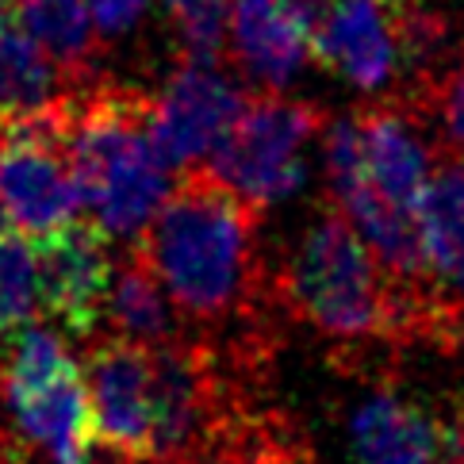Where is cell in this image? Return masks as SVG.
<instances>
[{"instance_id":"cell-17","label":"cell","mask_w":464,"mask_h":464,"mask_svg":"<svg viewBox=\"0 0 464 464\" xmlns=\"http://www.w3.org/2000/svg\"><path fill=\"white\" fill-rule=\"evenodd\" d=\"M65 73L12 20L0 27V120L39 115L62 104Z\"/></svg>"},{"instance_id":"cell-28","label":"cell","mask_w":464,"mask_h":464,"mask_svg":"<svg viewBox=\"0 0 464 464\" xmlns=\"http://www.w3.org/2000/svg\"><path fill=\"white\" fill-rule=\"evenodd\" d=\"M460 464H464V457H460Z\"/></svg>"},{"instance_id":"cell-7","label":"cell","mask_w":464,"mask_h":464,"mask_svg":"<svg viewBox=\"0 0 464 464\" xmlns=\"http://www.w3.org/2000/svg\"><path fill=\"white\" fill-rule=\"evenodd\" d=\"M246 108V92L215 58H185L161 81L150 104H142V123L154 150L173 173L204 169L215 146Z\"/></svg>"},{"instance_id":"cell-21","label":"cell","mask_w":464,"mask_h":464,"mask_svg":"<svg viewBox=\"0 0 464 464\" xmlns=\"http://www.w3.org/2000/svg\"><path fill=\"white\" fill-rule=\"evenodd\" d=\"M89 15H92V27H96V39L101 43H115V39H127L146 24L154 0H85Z\"/></svg>"},{"instance_id":"cell-15","label":"cell","mask_w":464,"mask_h":464,"mask_svg":"<svg viewBox=\"0 0 464 464\" xmlns=\"http://www.w3.org/2000/svg\"><path fill=\"white\" fill-rule=\"evenodd\" d=\"M101 319H108L111 338L146 345V350H161V345L177 342L180 311L158 285V276L142 261H135L127 269H111Z\"/></svg>"},{"instance_id":"cell-27","label":"cell","mask_w":464,"mask_h":464,"mask_svg":"<svg viewBox=\"0 0 464 464\" xmlns=\"http://www.w3.org/2000/svg\"><path fill=\"white\" fill-rule=\"evenodd\" d=\"M0 342H5V334H0Z\"/></svg>"},{"instance_id":"cell-13","label":"cell","mask_w":464,"mask_h":464,"mask_svg":"<svg viewBox=\"0 0 464 464\" xmlns=\"http://www.w3.org/2000/svg\"><path fill=\"white\" fill-rule=\"evenodd\" d=\"M0 400L8 407L20 457H31V464H92L96 434L81 369Z\"/></svg>"},{"instance_id":"cell-22","label":"cell","mask_w":464,"mask_h":464,"mask_svg":"<svg viewBox=\"0 0 464 464\" xmlns=\"http://www.w3.org/2000/svg\"><path fill=\"white\" fill-rule=\"evenodd\" d=\"M434 108H438V127H441L445 146L457 158H464V62L445 73L434 96Z\"/></svg>"},{"instance_id":"cell-26","label":"cell","mask_w":464,"mask_h":464,"mask_svg":"<svg viewBox=\"0 0 464 464\" xmlns=\"http://www.w3.org/2000/svg\"><path fill=\"white\" fill-rule=\"evenodd\" d=\"M392 5H400V0H392Z\"/></svg>"},{"instance_id":"cell-23","label":"cell","mask_w":464,"mask_h":464,"mask_svg":"<svg viewBox=\"0 0 464 464\" xmlns=\"http://www.w3.org/2000/svg\"><path fill=\"white\" fill-rule=\"evenodd\" d=\"M285 5H288L295 15H300V20H304L307 27H314V20L323 15V8L330 5V0H285Z\"/></svg>"},{"instance_id":"cell-2","label":"cell","mask_w":464,"mask_h":464,"mask_svg":"<svg viewBox=\"0 0 464 464\" xmlns=\"http://www.w3.org/2000/svg\"><path fill=\"white\" fill-rule=\"evenodd\" d=\"M250 208L215 180L196 177L169 192L139 235L142 265L180 314L219 319L235 311L254 280V219Z\"/></svg>"},{"instance_id":"cell-12","label":"cell","mask_w":464,"mask_h":464,"mask_svg":"<svg viewBox=\"0 0 464 464\" xmlns=\"http://www.w3.org/2000/svg\"><path fill=\"white\" fill-rule=\"evenodd\" d=\"M223 51L261 92H288L311 65V27L285 0H227Z\"/></svg>"},{"instance_id":"cell-18","label":"cell","mask_w":464,"mask_h":464,"mask_svg":"<svg viewBox=\"0 0 464 464\" xmlns=\"http://www.w3.org/2000/svg\"><path fill=\"white\" fill-rule=\"evenodd\" d=\"M158 369V460L180 457L200 434L204 419V384L185 350L161 345L154 350Z\"/></svg>"},{"instance_id":"cell-16","label":"cell","mask_w":464,"mask_h":464,"mask_svg":"<svg viewBox=\"0 0 464 464\" xmlns=\"http://www.w3.org/2000/svg\"><path fill=\"white\" fill-rule=\"evenodd\" d=\"M12 24L24 31L31 43L43 46L65 77L85 73L96 58V27L85 0H15Z\"/></svg>"},{"instance_id":"cell-3","label":"cell","mask_w":464,"mask_h":464,"mask_svg":"<svg viewBox=\"0 0 464 464\" xmlns=\"http://www.w3.org/2000/svg\"><path fill=\"white\" fill-rule=\"evenodd\" d=\"M65 154L81 188V215L108 242H139L177 188V173L146 135L139 101L101 96L77 111L65 108Z\"/></svg>"},{"instance_id":"cell-10","label":"cell","mask_w":464,"mask_h":464,"mask_svg":"<svg viewBox=\"0 0 464 464\" xmlns=\"http://www.w3.org/2000/svg\"><path fill=\"white\" fill-rule=\"evenodd\" d=\"M350 464H457V434L400 392H369L345 422Z\"/></svg>"},{"instance_id":"cell-9","label":"cell","mask_w":464,"mask_h":464,"mask_svg":"<svg viewBox=\"0 0 464 464\" xmlns=\"http://www.w3.org/2000/svg\"><path fill=\"white\" fill-rule=\"evenodd\" d=\"M311 58L364 96L388 92L411 58L403 20L392 0H330L311 27Z\"/></svg>"},{"instance_id":"cell-1","label":"cell","mask_w":464,"mask_h":464,"mask_svg":"<svg viewBox=\"0 0 464 464\" xmlns=\"http://www.w3.org/2000/svg\"><path fill=\"white\" fill-rule=\"evenodd\" d=\"M323 173L334 211L392 280L419 276L414 211L434 173V150L419 123L395 108L342 115L323 135Z\"/></svg>"},{"instance_id":"cell-5","label":"cell","mask_w":464,"mask_h":464,"mask_svg":"<svg viewBox=\"0 0 464 464\" xmlns=\"http://www.w3.org/2000/svg\"><path fill=\"white\" fill-rule=\"evenodd\" d=\"M314 135L319 111L280 92H265L257 101H246L208 158L204 177L250 211L288 204L307 185V150Z\"/></svg>"},{"instance_id":"cell-11","label":"cell","mask_w":464,"mask_h":464,"mask_svg":"<svg viewBox=\"0 0 464 464\" xmlns=\"http://www.w3.org/2000/svg\"><path fill=\"white\" fill-rule=\"evenodd\" d=\"M39 246V276H43V314H51L70 334L85 338L101 323L111 254L108 238L92 223H70L58 235H46Z\"/></svg>"},{"instance_id":"cell-25","label":"cell","mask_w":464,"mask_h":464,"mask_svg":"<svg viewBox=\"0 0 464 464\" xmlns=\"http://www.w3.org/2000/svg\"><path fill=\"white\" fill-rule=\"evenodd\" d=\"M12 230V223H8V215H5V208H0V235H8Z\"/></svg>"},{"instance_id":"cell-19","label":"cell","mask_w":464,"mask_h":464,"mask_svg":"<svg viewBox=\"0 0 464 464\" xmlns=\"http://www.w3.org/2000/svg\"><path fill=\"white\" fill-rule=\"evenodd\" d=\"M43 314L39 246L20 230L0 235V334H12Z\"/></svg>"},{"instance_id":"cell-14","label":"cell","mask_w":464,"mask_h":464,"mask_svg":"<svg viewBox=\"0 0 464 464\" xmlns=\"http://www.w3.org/2000/svg\"><path fill=\"white\" fill-rule=\"evenodd\" d=\"M419 276L464 300V161L434 165L414 211Z\"/></svg>"},{"instance_id":"cell-6","label":"cell","mask_w":464,"mask_h":464,"mask_svg":"<svg viewBox=\"0 0 464 464\" xmlns=\"http://www.w3.org/2000/svg\"><path fill=\"white\" fill-rule=\"evenodd\" d=\"M0 208L31 242L81 219V188L65 154V104L0 120Z\"/></svg>"},{"instance_id":"cell-20","label":"cell","mask_w":464,"mask_h":464,"mask_svg":"<svg viewBox=\"0 0 464 464\" xmlns=\"http://www.w3.org/2000/svg\"><path fill=\"white\" fill-rule=\"evenodd\" d=\"M173 24L185 58H219L227 31V0H154Z\"/></svg>"},{"instance_id":"cell-8","label":"cell","mask_w":464,"mask_h":464,"mask_svg":"<svg viewBox=\"0 0 464 464\" xmlns=\"http://www.w3.org/2000/svg\"><path fill=\"white\" fill-rule=\"evenodd\" d=\"M96 445L115 457L158 460V369L154 350L108 338L81 364Z\"/></svg>"},{"instance_id":"cell-24","label":"cell","mask_w":464,"mask_h":464,"mask_svg":"<svg viewBox=\"0 0 464 464\" xmlns=\"http://www.w3.org/2000/svg\"><path fill=\"white\" fill-rule=\"evenodd\" d=\"M12 20V5H8V0H0V27H5Z\"/></svg>"},{"instance_id":"cell-4","label":"cell","mask_w":464,"mask_h":464,"mask_svg":"<svg viewBox=\"0 0 464 464\" xmlns=\"http://www.w3.org/2000/svg\"><path fill=\"white\" fill-rule=\"evenodd\" d=\"M288 295L326 338L384 334L395 314L392 273L338 211L314 219L288 257Z\"/></svg>"}]
</instances>
